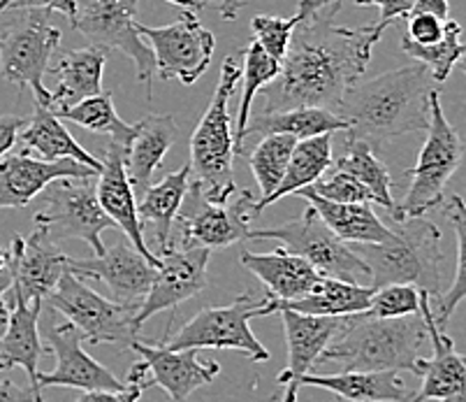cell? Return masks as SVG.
Instances as JSON below:
<instances>
[{
	"instance_id": "obj_36",
	"label": "cell",
	"mask_w": 466,
	"mask_h": 402,
	"mask_svg": "<svg viewBox=\"0 0 466 402\" xmlns=\"http://www.w3.org/2000/svg\"><path fill=\"white\" fill-rule=\"evenodd\" d=\"M52 112L61 121H70V124L91 130V133L107 135L114 145L124 147V149H128L130 142L137 135V126L128 124L116 114L112 91L97 93L93 98L82 100L72 108H56Z\"/></svg>"
},
{
	"instance_id": "obj_52",
	"label": "cell",
	"mask_w": 466,
	"mask_h": 402,
	"mask_svg": "<svg viewBox=\"0 0 466 402\" xmlns=\"http://www.w3.org/2000/svg\"><path fill=\"white\" fill-rule=\"evenodd\" d=\"M339 7H341V0H299L298 15L307 19V16H313L323 10L339 12Z\"/></svg>"
},
{
	"instance_id": "obj_39",
	"label": "cell",
	"mask_w": 466,
	"mask_h": 402,
	"mask_svg": "<svg viewBox=\"0 0 466 402\" xmlns=\"http://www.w3.org/2000/svg\"><path fill=\"white\" fill-rule=\"evenodd\" d=\"M298 145V139L290 135H265L256 145V149L248 156L253 177L260 186V198L256 202L267 201L281 184L286 175L288 160H290L292 149Z\"/></svg>"
},
{
	"instance_id": "obj_18",
	"label": "cell",
	"mask_w": 466,
	"mask_h": 402,
	"mask_svg": "<svg viewBox=\"0 0 466 402\" xmlns=\"http://www.w3.org/2000/svg\"><path fill=\"white\" fill-rule=\"evenodd\" d=\"M209 249H167L158 253L154 283L149 294L139 304L135 314V328H142L151 316L160 312L175 310L181 303L200 294L207 286V268H209Z\"/></svg>"
},
{
	"instance_id": "obj_46",
	"label": "cell",
	"mask_w": 466,
	"mask_h": 402,
	"mask_svg": "<svg viewBox=\"0 0 466 402\" xmlns=\"http://www.w3.org/2000/svg\"><path fill=\"white\" fill-rule=\"evenodd\" d=\"M418 0H355V5L367 7V5H376L380 10V19L376 21L379 26L388 28L392 21L397 19H406L409 12L413 10V5Z\"/></svg>"
},
{
	"instance_id": "obj_34",
	"label": "cell",
	"mask_w": 466,
	"mask_h": 402,
	"mask_svg": "<svg viewBox=\"0 0 466 402\" xmlns=\"http://www.w3.org/2000/svg\"><path fill=\"white\" fill-rule=\"evenodd\" d=\"M337 130H349L337 112L320 108H295L286 112H262L256 121H248L244 139L248 135H290L295 139H307L313 135H334Z\"/></svg>"
},
{
	"instance_id": "obj_49",
	"label": "cell",
	"mask_w": 466,
	"mask_h": 402,
	"mask_svg": "<svg viewBox=\"0 0 466 402\" xmlns=\"http://www.w3.org/2000/svg\"><path fill=\"white\" fill-rule=\"evenodd\" d=\"M0 402H35L31 387H19L12 379H3L0 382Z\"/></svg>"
},
{
	"instance_id": "obj_55",
	"label": "cell",
	"mask_w": 466,
	"mask_h": 402,
	"mask_svg": "<svg viewBox=\"0 0 466 402\" xmlns=\"http://www.w3.org/2000/svg\"><path fill=\"white\" fill-rule=\"evenodd\" d=\"M5 270H7V249L0 247V277H3Z\"/></svg>"
},
{
	"instance_id": "obj_14",
	"label": "cell",
	"mask_w": 466,
	"mask_h": 402,
	"mask_svg": "<svg viewBox=\"0 0 466 402\" xmlns=\"http://www.w3.org/2000/svg\"><path fill=\"white\" fill-rule=\"evenodd\" d=\"M135 26L142 40L151 42L160 79H179L186 87H193L207 73L214 57L216 37L202 26L195 12L181 10L179 19L167 26H144L139 21Z\"/></svg>"
},
{
	"instance_id": "obj_51",
	"label": "cell",
	"mask_w": 466,
	"mask_h": 402,
	"mask_svg": "<svg viewBox=\"0 0 466 402\" xmlns=\"http://www.w3.org/2000/svg\"><path fill=\"white\" fill-rule=\"evenodd\" d=\"M10 273H3L0 277V337L5 335L7 325H10V312H12V304L10 298H7V291H10Z\"/></svg>"
},
{
	"instance_id": "obj_44",
	"label": "cell",
	"mask_w": 466,
	"mask_h": 402,
	"mask_svg": "<svg viewBox=\"0 0 466 402\" xmlns=\"http://www.w3.org/2000/svg\"><path fill=\"white\" fill-rule=\"evenodd\" d=\"M406 19H409V28H406L404 36L415 45H436L446 33V21L436 19L431 15H409Z\"/></svg>"
},
{
	"instance_id": "obj_42",
	"label": "cell",
	"mask_w": 466,
	"mask_h": 402,
	"mask_svg": "<svg viewBox=\"0 0 466 402\" xmlns=\"http://www.w3.org/2000/svg\"><path fill=\"white\" fill-rule=\"evenodd\" d=\"M302 16L295 15L290 19H281V16H269V15H256L251 19V31L253 40L265 49L274 61L281 63L288 54L290 46L292 31L298 28Z\"/></svg>"
},
{
	"instance_id": "obj_12",
	"label": "cell",
	"mask_w": 466,
	"mask_h": 402,
	"mask_svg": "<svg viewBox=\"0 0 466 402\" xmlns=\"http://www.w3.org/2000/svg\"><path fill=\"white\" fill-rule=\"evenodd\" d=\"M256 198L247 189H239L228 202H211L202 193V186L190 180L181 210L177 214L179 238L184 249H223L248 240V222L253 219Z\"/></svg>"
},
{
	"instance_id": "obj_56",
	"label": "cell",
	"mask_w": 466,
	"mask_h": 402,
	"mask_svg": "<svg viewBox=\"0 0 466 402\" xmlns=\"http://www.w3.org/2000/svg\"><path fill=\"white\" fill-rule=\"evenodd\" d=\"M457 66H460V67H461V73L466 75V45H464V54H461V57H460V61H457Z\"/></svg>"
},
{
	"instance_id": "obj_21",
	"label": "cell",
	"mask_w": 466,
	"mask_h": 402,
	"mask_svg": "<svg viewBox=\"0 0 466 402\" xmlns=\"http://www.w3.org/2000/svg\"><path fill=\"white\" fill-rule=\"evenodd\" d=\"M72 177L86 180L97 177L96 170L77 160H42L28 151L7 154L0 159V210L3 207H26L45 193L52 181Z\"/></svg>"
},
{
	"instance_id": "obj_50",
	"label": "cell",
	"mask_w": 466,
	"mask_h": 402,
	"mask_svg": "<svg viewBox=\"0 0 466 402\" xmlns=\"http://www.w3.org/2000/svg\"><path fill=\"white\" fill-rule=\"evenodd\" d=\"M409 15H431L441 21L451 19V5L448 0H418Z\"/></svg>"
},
{
	"instance_id": "obj_8",
	"label": "cell",
	"mask_w": 466,
	"mask_h": 402,
	"mask_svg": "<svg viewBox=\"0 0 466 402\" xmlns=\"http://www.w3.org/2000/svg\"><path fill=\"white\" fill-rule=\"evenodd\" d=\"M58 45L61 28L49 21V12L28 10L0 31V73L15 87L31 88L37 105L52 108V91L45 87V75Z\"/></svg>"
},
{
	"instance_id": "obj_37",
	"label": "cell",
	"mask_w": 466,
	"mask_h": 402,
	"mask_svg": "<svg viewBox=\"0 0 466 402\" xmlns=\"http://www.w3.org/2000/svg\"><path fill=\"white\" fill-rule=\"evenodd\" d=\"M279 75H281V63L274 61L256 40L248 42L247 49H244V67H241L244 87H241V103L239 112H237L235 154H244V130L251 121V108L258 91L269 82H274Z\"/></svg>"
},
{
	"instance_id": "obj_58",
	"label": "cell",
	"mask_w": 466,
	"mask_h": 402,
	"mask_svg": "<svg viewBox=\"0 0 466 402\" xmlns=\"http://www.w3.org/2000/svg\"><path fill=\"white\" fill-rule=\"evenodd\" d=\"M332 402H349V400H341V397H337V400H332Z\"/></svg>"
},
{
	"instance_id": "obj_9",
	"label": "cell",
	"mask_w": 466,
	"mask_h": 402,
	"mask_svg": "<svg viewBox=\"0 0 466 402\" xmlns=\"http://www.w3.org/2000/svg\"><path fill=\"white\" fill-rule=\"evenodd\" d=\"M97 177H86V180H63L52 181L42 193L45 207L35 211L37 228L49 235L54 242L61 240H82L91 247L93 256L105 253L103 232L114 228V222L107 217L97 202L96 181Z\"/></svg>"
},
{
	"instance_id": "obj_6",
	"label": "cell",
	"mask_w": 466,
	"mask_h": 402,
	"mask_svg": "<svg viewBox=\"0 0 466 402\" xmlns=\"http://www.w3.org/2000/svg\"><path fill=\"white\" fill-rule=\"evenodd\" d=\"M464 159V145L455 126L446 119L441 108V91L434 88L430 96V126H427V139L422 145L418 163L406 170L410 177L409 191H406L401 205H397V214L390 217L392 222L401 219L425 217L427 211L443 205L446 201V186L451 177Z\"/></svg>"
},
{
	"instance_id": "obj_3",
	"label": "cell",
	"mask_w": 466,
	"mask_h": 402,
	"mask_svg": "<svg viewBox=\"0 0 466 402\" xmlns=\"http://www.w3.org/2000/svg\"><path fill=\"white\" fill-rule=\"evenodd\" d=\"M430 342L422 314L401 319H374L367 312L343 316L337 335L318 363H337L341 372H413L422 346Z\"/></svg>"
},
{
	"instance_id": "obj_27",
	"label": "cell",
	"mask_w": 466,
	"mask_h": 402,
	"mask_svg": "<svg viewBox=\"0 0 466 402\" xmlns=\"http://www.w3.org/2000/svg\"><path fill=\"white\" fill-rule=\"evenodd\" d=\"M137 135L126 149V175L133 189L147 191L165 154L177 139V121L172 114H147L137 121Z\"/></svg>"
},
{
	"instance_id": "obj_11",
	"label": "cell",
	"mask_w": 466,
	"mask_h": 402,
	"mask_svg": "<svg viewBox=\"0 0 466 402\" xmlns=\"http://www.w3.org/2000/svg\"><path fill=\"white\" fill-rule=\"evenodd\" d=\"M46 303L61 312L67 324L75 325L91 345L107 342V345L128 346L130 342L137 340L139 330L135 328L137 310L105 298L70 270L63 273L56 289L46 295Z\"/></svg>"
},
{
	"instance_id": "obj_41",
	"label": "cell",
	"mask_w": 466,
	"mask_h": 402,
	"mask_svg": "<svg viewBox=\"0 0 466 402\" xmlns=\"http://www.w3.org/2000/svg\"><path fill=\"white\" fill-rule=\"evenodd\" d=\"M418 312H420V289L406 283H388L376 289L367 307V314L374 319H401Z\"/></svg>"
},
{
	"instance_id": "obj_53",
	"label": "cell",
	"mask_w": 466,
	"mask_h": 402,
	"mask_svg": "<svg viewBox=\"0 0 466 402\" xmlns=\"http://www.w3.org/2000/svg\"><path fill=\"white\" fill-rule=\"evenodd\" d=\"M198 3H202L205 7L214 5V0H198ZM247 5V3H241V0H216V10H218L220 19H237L239 16V10L241 7Z\"/></svg>"
},
{
	"instance_id": "obj_48",
	"label": "cell",
	"mask_w": 466,
	"mask_h": 402,
	"mask_svg": "<svg viewBox=\"0 0 466 402\" xmlns=\"http://www.w3.org/2000/svg\"><path fill=\"white\" fill-rule=\"evenodd\" d=\"M142 388L128 387V391H84L75 402H137L142 397Z\"/></svg>"
},
{
	"instance_id": "obj_13",
	"label": "cell",
	"mask_w": 466,
	"mask_h": 402,
	"mask_svg": "<svg viewBox=\"0 0 466 402\" xmlns=\"http://www.w3.org/2000/svg\"><path fill=\"white\" fill-rule=\"evenodd\" d=\"M139 0H88L79 7L75 26L91 45L103 49H118L135 63L139 82L147 84V100L154 98L156 58L137 33Z\"/></svg>"
},
{
	"instance_id": "obj_16",
	"label": "cell",
	"mask_w": 466,
	"mask_h": 402,
	"mask_svg": "<svg viewBox=\"0 0 466 402\" xmlns=\"http://www.w3.org/2000/svg\"><path fill=\"white\" fill-rule=\"evenodd\" d=\"M66 270L67 256L42 228L35 226L28 238L15 235L7 249V273L12 282L7 298L15 303H45Z\"/></svg>"
},
{
	"instance_id": "obj_23",
	"label": "cell",
	"mask_w": 466,
	"mask_h": 402,
	"mask_svg": "<svg viewBox=\"0 0 466 402\" xmlns=\"http://www.w3.org/2000/svg\"><path fill=\"white\" fill-rule=\"evenodd\" d=\"M286 325V342H288V366L281 375L277 376V384L286 388L283 402H298L299 379L309 375L313 363L323 356V351L337 335L341 319L334 316H307L290 310H279Z\"/></svg>"
},
{
	"instance_id": "obj_43",
	"label": "cell",
	"mask_w": 466,
	"mask_h": 402,
	"mask_svg": "<svg viewBox=\"0 0 466 402\" xmlns=\"http://www.w3.org/2000/svg\"><path fill=\"white\" fill-rule=\"evenodd\" d=\"M313 193H318L320 198L329 202H341V205H358V202H374L371 201V193L360 184L358 180H353L350 175L341 170H334L332 175L325 177V180L316 181L313 186H309Z\"/></svg>"
},
{
	"instance_id": "obj_57",
	"label": "cell",
	"mask_w": 466,
	"mask_h": 402,
	"mask_svg": "<svg viewBox=\"0 0 466 402\" xmlns=\"http://www.w3.org/2000/svg\"><path fill=\"white\" fill-rule=\"evenodd\" d=\"M7 3H10V0H0V15H3V12H5V5Z\"/></svg>"
},
{
	"instance_id": "obj_40",
	"label": "cell",
	"mask_w": 466,
	"mask_h": 402,
	"mask_svg": "<svg viewBox=\"0 0 466 402\" xmlns=\"http://www.w3.org/2000/svg\"><path fill=\"white\" fill-rule=\"evenodd\" d=\"M401 49L406 57L413 58L430 70L434 84H443L451 77L452 67L457 66L460 57L464 54V42H461V26L457 21H446V33L436 45H415L409 37H401Z\"/></svg>"
},
{
	"instance_id": "obj_33",
	"label": "cell",
	"mask_w": 466,
	"mask_h": 402,
	"mask_svg": "<svg viewBox=\"0 0 466 402\" xmlns=\"http://www.w3.org/2000/svg\"><path fill=\"white\" fill-rule=\"evenodd\" d=\"M329 168H332V135L325 133L313 135V138L307 139H298V145H295V149L290 154V160H288L286 175H283L281 184H279L277 191L267 198V201L253 205V217L260 214L265 207L281 201V198L302 191L307 186H313L316 181H320Z\"/></svg>"
},
{
	"instance_id": "obj_15",
	"label": "cell",
	"mask_w": 466,
	"mask_h": 402,
	"mask_svg": "<svg viewBox=\"0 0 466 402\" xmlns=\"http://www.w3.org/2000/svg\"><path fill=\"white\" fill-rule=\"evenodd\" d=\"M139 356L130 367L128 387L163 388L169 402H188L190 393L207 387L218 376L220 366L216 361H200V351H169L160 345H147L137 337L128 345Z\"/></svg>"
},
{
	"instance_id": "obj_24",
	"label": "cell",
	"mask_w": 466,
	"mask_h": 402,
	"mask_svg": "<svg viewBox=\"0 0 466 402\" xmlns=\"http://www.w3.org/2000/svg\"><path fill=\"white\" fill-rule=\"evenodd\" d=\"M10 325L5 335L0 337V370L10 367H24L31 382V391L35 396V402H45L42 388L37 387V375H40V361L45 356V345L40 340L37 330V319H40L42 304L35 303H15L10 300Z\"/></svg>"
},
{
	"instance_id": "obj_32",
	"label": "cell",
	"mask_w": 466,
	"mask_h": 402,
	"mask_svg": "<svg viewBox=\"0 0 466 402\" xmlns=\"http://www.w3.org/2000/svg\"><path fill=\"white\" fill-rule=\"evenodd\" d=\"M190 186V165H184L181 170L165 175L158 184H151L144 191L142 201L137 202L139 222L151 223L156 228V244L158 253L172 249V228H175L177 214L181 210L186 193ZM156 253V256H158Z\"/></svg>"
},
{
	"instance_id": "obj_26",
	"label": "cell",
	"mask_w": 466,
	"mask_h": 402,
	"mask_svg": "<svg viewBox=\"0 0 466 402\" xmlns=\"http://www.w3.org/2000/svg\"><path fill=\"white\" fill-rule=\"evenodd\" d=\"M241 265L256 274L269 289V298L279 300V303L302 298L320 279V274L304 258L295 256L283 247L269 253L241 252Z\"/></svg>"
},
{
	"instance_id": "obj_17",
	"label": "cell",
	"mask_w": 466,
	"mask_h": 402,
	"mask_svg": "<svg viewBox=\"0 0 466 402\" xmlns=\"http://www.w3.org/2000/svg\"><path fill=\"white\" fill-rule=\"evenodd\" d=\"M67 270L79 279L103 282L112 294L109 300L133 310H139L156 277L154 265L126 240L105 249L100 256L67 258Z\"/></svg>"
},
{
	"instance_id": "obj_30",
	"label": "cell",
	"mask_w": 466,
	"mask_h": 402,
	"mask_svg": "<svg viewBox=\"0 0 466 402\" xmlns=\"http://www.w3.org/2000/svg\"><path fill=\"white\" fill-rule=\"evenodd\" d=\"M21 142L26 147V151H35L37 159L42 160H77V163L86 165L91 170L100 175L103 170V160L88 154L77 139L67 133L66 124L58 119L56 114L45 105H37L33 109V117L26 119V126L19 133Z\"/></svg>"
},
{
	"instance_id": "obj_31",
	"label": "cell",
	"mask_w": 466,
	"mask_h": 402,
	"mask_svg": "<svg viewBox=\"0 0 466 402\" xmlns=\"http://www.w3.org/2000/svg\"><path fill=\"white\" fill-rule=\"evenodd\" d=\"M371 295H374L371 286L341 282V279L332 277H320L313 283L311 291L304 294L302 298L290 300V303L274 300V303H277V312L290 310L307 316H334V319H341V316H353L367 312Z\"/></svg>"
},
{
	"instance_id": "obj_5",
	"label": "cell",
	"mask_w": 466,
	"mask_h": 402,
	"mask_svg": "<svg viewBox=\"0 0 466 402\" xmlns=\"http://www.w3.org/2000/svg\"><path fill=\"white\" fill-rule=\"evenodd\" d=\"M241 77L235 57L220 67V79L207 112L190 138V177L202 186L211 202H228L239 189L235 184V133L230 119V98Z\"/></svg>"
},
{
	"instance_id": "obj_20",
	"label": "cell",
	"mask_w": 466,
	"mask_h": 402,
	"mask_svg": "<svg viewBox=\"0 0 466 402\" xmlns=\"http://www.w3.org/2000/svg\"><path fill=\"white\" fill-rule=\"evenodd\" d=\"M420 314L431 342V358H420L418 376L422 379L420 391L409 402H466V356L455 349V342L446 330L436 325L431 314V295L420 291Z\"/></svg>"
},
{
	"instance_id": "obj_22",
	"label": "cell",
	"mask_w": 466,
	"mask_h": 402,
	"mask_svg": "<svg viewBox=\"0 0 466 402\" xmlns=\"http://www.w3.org/2000/svg\"><path fill=\"white\" fill-rule=\"evenodd\" d=\"M126 149L124 147L109 142L103 151V170L97 175L96 193L97 202L103 207V211L124 231L128 242L149 261L154 268H158V256L149 252L147 247V238H144V226L139 222L137 214V201H135V189L130 186L128 175H126Z\"/></svg>"
},
{
	"instance_id": "obj_45",
	"label": "cell",
	"mask_w": 466,
	"mask_h": 402,
	"mask_svg": "<svg viewBox=\"0 0 466 402\" xmlns=\"http://www.w3.org/2000/svg\"><path fill=\"white\" fill-rule=\"evenodd\" d=\"M19 10H42V12H61L67 16L72 26L77 21L79 5L77 0H10L5 5V12H19Z\"/></svg>"
},
{
	"instance_id": "obj_19",
	"label": "cell",
	"mask_w": 466,
	"mask_h": 402,
	"mask_svg": "<svg viewBox=\"0 0 466 402\" xmlns=\"http://www.w3.org/2000/svg\"><path fill=\"white\" fill-rule=\"evenodd\" d=\"M46 342L52 345L56 367L54 372H40L37 387H66L79 391H128V384L118 382L105 366L91 358L84 349L86 340L72 324L52 325L46 333Z\"/></svg>"
},
{
	"instance_id": "obj_1",
	"label": "cell",
	"mask_w": 466,
	"mask_h": 402,
	"mask_svg": "<svg viewBox=\"0 0 466 402\" xmlns=\"http://www.w3.org/2000/svg\"><path fill=\"white\" fill-rule=\"evenodd\" d=\"M334 15L332 10L318 12L292 31L281 75L258 91L265 98V112L295 108L337 112L346 91L362 79L385 28L379 24L339 26Z\"/></svg>"
},
{
	"instance_id": "obj_35",
	"label": "cell",
	"mask_w": 466,
	"mask_h": 402,
	"mask_svg": "<svg viewBox=\"0 0 466 402\" xmlns=\"http://www.w3.org/2000/svg\"><path fill=\"white\" fill-rule=\"evenodd\" d=\"M334 170H341L358 180L371 193V201L385 207L390 217H395L397 205L392 201V177H390L383 160H379V156L374 154L370 142L349 138V145H346L343 154L334 160Z\"/></svg>"
},
{
	"instance_id": "obj_54",
	"label": "cell",
	"mask_w": 466,
	"mask_h": 402,
	"mask_svg": "<svg viewBox=\"0 0 466 402\" xmlns=\"http://www.w3.org/2000/svg\"><path fill=\"white\" fill-rule=\"evenodd\" d=\"M167 3H172V5L181 7V10H190V12L205 10V5H202V3H198V0H167Z\"/></svg>"
},
{
	"instance_id": "obj_29",
	"label": "cell",
	"mask_w": 466,
	"mask_h": 402,
	"mask_svg": "<svg viewBox=\"0 0 466 402\" xmlns=\"http://www.w3.org/2000/svg\"><path fill=\"white\" fill-rule=\"evenodd\" d=\"M107 66V49L88 45L84 49L63 54L54 67L58 82L52 91V108H72L82 100L103 93V73ZM49 108V109H52Z\"/></svg>"
},
{
	"instance_id": "obj_10",
	"label": "cell",
	"mask_w": 466,
	"mask_h": 402,
	"mask_svg": "<svg viewBox=\"0 0 466 402\" xmlns=\"http://www.w3.org/2000/svg\"><path fill=\"white\" fill-rule=\"evenodd\" d=\"M248 240H277L295 256L304 258L320 277L341 279V282L360 283V279H370V270L362 258L350 249V244L341 240L318 219L311 207L299 214L298 219H290L286 223H279L272 228H258L248 231Z\"/></svg>"
},
{
	"instance_id": "obj_47",
	"label": "cell",
	"mask_w": 466,
	"mask_h": 402,
	"mask_svg": "<svg viewBox=\"0 0 466 402\" xmlns=\"http://www.w3.org/2000/svg\"><path fill=\"white\" fill-rule=\"evenodd\" d=\"M24 126H26L24 117H16V114H3L0 117V159L10 154Z\"/></svg>"
},
{
	"instance_id": "obj_38",
	"label": "cell",
	"mask_w": 466,
	"mask_h": 402,
	"mask_svg": "<svg viewBox=\"0 0 466 402\" xmlns=\"http://www.w3.org/2000/svg\"><path fill=\"white\" fill-rule=\"evenodd\" d=\"M443 217L448 219V223L452 226L457 235V273L452 279L451 289L443 295H439L436 300V310H431L434 314L436 325L441 330H446V324L451 321V316L455 314V310L460 307L461 300H466V202L464 198L452 193L446 196L443 201Z\"/></svg>"
},
{
	"instance_id": "obj_25",
	"label": "cell",
	"mask_w": 466,
	"mask_h": 402,
	"mask_svg": "<svg viewBox=\"0 0 466 402\" xmlns=\"http://www.w3.org/2000/svg\"><path fill=\"white\" fill-rule=\"evenodd\" d=\"M295 196L304 198L318 219L346 244H385L392 240V228L385 226L374 211L371 202H358V205H341L329 202L313 193L311 189H302Z\"/></svg>"
},
{
	"instance_id": "obj_4",
	"label": "cell",
	"mask_w": 466,
	"mask_h": 402,
	"mask_svg": "<svg viewBox=\"0 0 466 402\" xmlns=\"http://www.w3.org/2000/svg\"><path fill=\"white\" fill-rule=\"evenodd\" d=\"M370 270V286L406 283L441 295V231L425 217L392 222V240L385 244H350Z\"/></svg>"
},
{
	"instance_id": "obj_7",
	"label": "cell",
	"mask_w": 466,
	"mask_h": 402,
	"mask_svg": "<svg viewBox=\"0 0 466 402\" xmlns=\"http://www.w3.org/2000/svg\"><path fill=\"white\" fill-rule=\"evenodd\" d=\"M277 312L274 298L258 300L253 294H241L235 303L223 307H205L193 316L179 333L160 342L163 349H232L241 351L248 361H269V351L253 335L251 319Z\"/></svg>"
},
{
	"instance_id": "obj_2",
	"label": "cell",
	"mask_w": 466,
	"mask_h": 402,
	"mask_svg": "<svg viewBox=\"0 0 466 402\" xmlns=\"http://www.w3.org/2000/svg\"><path fill=\"white\" fill-rule=\"evenodd\" d=\"M434 79L420 63L395 67L371 79H360L346 91L337 114L349 126V138L390 142L420 133L430 126V96Z\"/></svg>"
},
{
	"instance_id": "obj_28",
	"label": "cell",
	"mask_w": 466,
	"mask_h": 402,
	"mask_svg": "<svg viewBox=\"0 0 466 402\" xmlns=\"http://www.w3.org/2000/svg\"><path fill=\"white\" fill-rule=\"evenodd\" d=\"M316 387L332 391L349 402H409L410 393L400 372H334V375H304L299 388Z\"/></svg>"
}]
</instances>
